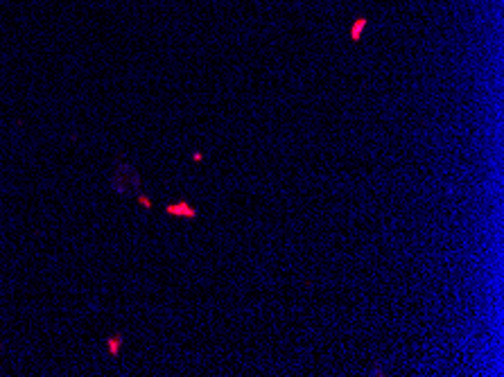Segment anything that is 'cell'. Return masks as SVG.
<instances>
[{
  "label": "cell",
  "instance_id": "cell-3",
  "mask_svg": "<svg viewBox=\"0 0 504 377\" xmlns=\"http://www.w3.org/2000/svg\"><path fill=\"white\" fill-rule=\"evenodd\" d=\"M364 23H366L364 18H359L357 23H355V27H353V34H351V36H353L355 41H357V38H359V32H362V27H364Z\"/></svg>",
  "mask_w": 504,
  "mask_h": 377
},
{
  "label": "cell",
  "instance_id": "cell-1",
  "mask_svg": "<svg viewBox=\"0 0 504 377\" xmlns=\"http://www.w3.org/2000/svg\"><path fill=\"white\" fill-rule=\"evenodd\" d=\"M165 213L168 215H172V217H190V219H195L197 215V210L190 203H186V201H179V203H172V206H168L165 208Z\"/></svg>",
  "mask_w": 504,
  "mask_h": 377
},
{
  "label": "cell",
  "instance_id": "cell-2",
  "mask_svg": "<svg viewBox=\"0 0 504 377\" xmlns=\"http://www.w3.org/2000/svg\"><path fill=\"white\" fill-rule=\"evenodd\" d=\"M120 343H122V339H120V337H109V341H107L109 355H118V350H120Z\"/></svg>",
  "mask_w": 504,
  "mask_h": 377
},
{
  "label": "cell",
  "instance_id": "cell-4",
  "mask_svg": "<svg viewBox=\"0 0 504 377\" xmlns=\"http://www.w3.org/2000/svg\"><path fill=\"white\" fill-rule=\"evenodd\" d=\"M140 203H143V206H145L147 210H149V208H151V201H149V199H147V197H140Z\"/></svg>",
  "mask_w": 504,
  "mask_h": 377
}]
</instances>
